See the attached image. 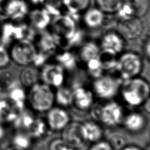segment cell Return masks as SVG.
I'll return each instance as SVG.
<instances>
[{
    "label": "cell",
    "instance_id": "6da1fadb",
    "mask_svg": "<svg viewBox=\"0 0 150 150\" xmlns=\"http://www.w3.org/2000/svg\"><path fill=\"white\" fill-rule=\"evenodd\" d=\"M119 92L128 106L137 107L149 99L150 86L146 79L139 76L122 81Z\"/></svg>",
    "mask_w": 150,
    "mask_h": 150
},
{
    "label": "cell",
    "instance_id": "7a4b0ae2",
    "mask_svg": "<svg viewBox=\"0 0 150 150\" xmlns=\"http://www.w3.org/2000/svg\"><path fill=\"white\" fill-rule=\"evenodd\" d=\"M143 60L136 52H122L117 56L114 74L122 81L139 76L143 69Z\"/></svg>",
    "mask_w": 150,
    "mask_h": 150
},
{
    "label": "cell",
    "instance_id": "3957f363",
    "mask_svg": "<svg viewBox=\"0 0 150 150\" xmlns=\"http://www.w3.org/2000/svg\"><path fill=\"white\" fill-rule=\"evenodd\" d=\"M33 29L25 21L15 22L8 19L0 25V39L7 48L13 43L23 39L33 41L36 35Z\"/></svg>",
    "mask_w": 150,
    "mask_h": 150
},
{
    "label": "cell",
    "instance_id": "277c9868",
    "mask_svg": "<svg viewBox=\"0 0 150 150\" xmlns=\"http://www.w3.org/2000/svg\"><path fill=\"white\" fill-rule=\"evenodd\" d=\"M26 100L34 111L46 112L53 107L54 93L50 86L42 82H38L29 88Z\"/></svg>",
    "mask_w": 150,
    "mask_h": 150
},
{
    "label": "cell",
    "instance_id": "5b68a950",
    "mask_svg": "<svg viewBox=\"0 0 150 150\" xmlns=\"http://www.w3.org/2000/svg\"><path fill=\"white\" fill-rule=\"evenodd\" d=\"M49 27V30L56 38L59 47L63 49L79 28L77 22L66 13H62L53 18Z\"/></svg>",
    "mask_w": 150,
    "mask_h": 150
},
{
    "label": "cell",
    "instance_id": "8992f818",
    "mask_svg": "<svg viewBox=\"0 0 150 150\" xmlns=\"http://www.w3.org/2000/svg\"><path fill=\"white\" fill-rule=\"evenodd\" d=\"M11 60L20 66L32 64L38 50L34 42L28 39L18 40L8 47Z\"/></svg>",
    "mask_w": 150,
    "mask_h": 150
},
{
    "label": "cell",
    "instance_id": "52a82bcc",
    "mask_svg": "<svg viewBox=\"0 0 150 150\" xmlns=\"http://www.w3.org/2000/svg\"><path fill=\"white\" fill-rule=\"evenodd\" d=\"M122 81L114 74H103L94 79L92 82V92L100 98L110 100L119 92Z\"/></svg>",
    "mask_w": 150,
    "mask_h": 150
},
{
    "label": "cell",
    "instance_id": "ba28073f",
    "mask_svg": "<svg viewBox=\"0 0 150 150\" xmlns=\"http://www.w3.org/2000/svg\"><path fill=\"white\" fill-rule=\"evenodd\" d=\"M93 117L107 127H115L122 121L123 111L117 103L111 101L93 109Z\"/></svg>",
    "mask_w": 150,
    "mask_h": 150
},
{
    "label": "cell",
    "instance_id": "9c48e42d",
    "mask_svg": "<svg viewBox=\"0 0 150 150\" xmlns=\"http://www.w3.org/2000/svg\"><path fill=\"white\" fill-rule=\"evenodd\" d=\"M29 11V4L26 0H4L0 5V13L15 22L26 19Z\"/></svg>",
    "mask_w": 150,
    "mask_h": 150
},
{
    "label": "cell",
    "instance_id": "30bf717a",
    "mask_svg": "<svg viewBox=\"0 0 150 150\" xmlns=\"http://www.w3.org/2000/svg\"><path fill=\"white\" fill-rule=\"evenodd\" d=\"M149 10V0H124L115 15L118 19L141 18L148 14Z\"/></svg>",
    "mask_w": 150,
    "mask_h": 150
},
{
    "label": "cell",
    "instance_id": "8fae6325",
    "mask_svg": "<svg viewBox=\"0 0 150 150\" xmlns=\"http://www.w3.org/2000/svg\"><path fill=\"white\" fill-rule=\"evenodd\" d=\"M39 71L40 79L42 83L56 88L63 85L66 77V71L56 62H47L40 68Z\"/></svg>",
    "mask_w": 150,
    "mask_h": 150
},
{
    "label": "cell",
    "instance_id": "7c38bea8",
    "mask_svg": "<svg viewBox=\"0 0 150 150\" xmlns=\"http://www.w3.org/2000/svg\"><path fill=\"white\" fill-rule=\"evenodd\" d=\"M116 30L125 40L134 41L142 35L144 31V24L141 18L136 17L118 19Z\"/></svg>",
    "mask_w": 150,
    "mask_h": 150
},
{
    "label": "cell",
    "instance_id": "4fadbf2b",
    "mask_svg": "<svg viewBox=\"0 0 150 150\" xmlns=\"http://www.w3.org/2000/svg\"><path fill=\"white\" fill-rule=\"evenodd\" d=\"M99 45L101 50L118 55L125 46V40L116 30H108L101 37Z\"/></svg>",
    "mask_w": 150,
    "mask_h": 150
},
{
    "label": "cell",
    "instance_id": "5bb4252c",
    "mask_svg": "<svg viewBox=\"0 0 150 150\" xmlns=\"http://www.w3.org/2000/svg\"><path fill=\"white\" fill-rule=\"evenodd\" d=\"M33 42L38 52L49 56L54 54L59 47L56 38L49 30H41L39 33L36 34Z\"/></svg>",
    "mask_w": 150,
    "mask_h": 150
},
{
    "label": "cell",
    "instance_id": "9a60e30c",
    "mask_svg": "<svg viewBox=\"0 0 150 150\" xmlns=\"http://www.w3.org/2000/svg\"><path fill=\"white\" fill-rule=\"evenodd\" d=\"M28 23L34 29L40 31L45 30L50 24L52 16L43 6H36L29 11L28 17Z\"/></svg>",
    "mask_w": 150,
    "mask_h": 150
},
{
    "label": "cell",
    "instance_id": "2e32d148",
    "mask_svg": "<svg viewBox=\"0 0 150 150\" xmlns=\"http://www.w3.org/2000/svg\"><path fill=\"white\" fill-rule=\"evenodd\" d=\"M69 115L63 108L52 107L47 111L46 122L51 129L61 131L69 124Z\"/></svg>",
    "mask_w": 150,
    "mask_h": 150
},
{
    "label": "cell",
    "instance_id": "e0dca14e",
    "mask_svg": "<svg viewBox=\"0 0 150 150\" xmlns=\"http://www.w3.org/2000/svg\"><path fill=\"white\" fill-rule=\"evenodd\" d=\"M101 49L98 43L93 40L84 42L79 46L76 53L78 65L80 63L82 67L89 60L98 57Z\"/></svg>",
    "mask_w": 150,
    "mask_h": 150
},
{
    "label": "cell",
    "instance_id": "ac0fdd59",
    "mask_svg": "<svg viewBox=\"0 0 150 150\" xmlns=\"http://www.w3.org/2000/svg\"><path fill=\"white\" fill-rule=\"evenodd\" d=\"M73 103L79 110H86L93 104L94 94L92 91L77 85L72 88Z\"/></svg>",
    "mask_w": 150,
    "mask_h": 150
},
{
    "label": "cell",
    "instance_id": "d6986e66",
    "mask_svg": "<svg viewBox=\"0 0 150 150\" xmlns=\"http://www.w3.org/2000/svg\"><path fill=\"white\" fill-rule=\"evenodd\" d=\"M90 0H61L62 11L72 16L77 22L81 15L88 9Z\"/></svg>",
    "mask_w": 150,
    "mask_h": 150
},
{
    "label": "cell",
    "instance_id": "ffe728a7",
    "mask_svg": "<svg viewBox=\"0 0 150 150\" xmlns=\"http://www.w3.org/2000/svg\"><path fill=\"white\" fill-rule=\"evenodd\" d=\"M20 112L8 97L0 98V124L13 125Z\"/></svg>",
    "mask_w": 150,
    "mask_h": 150
},
{
    "label": "cell",
    "instance_id": "44dd1931",
    "mask_svg": "<svg viewBox=\"0 0 150 150\" xmlns=\"http://www.w3.org/2000/svg\"><path fill=\"white\" fill-rule=\"evenodd\" d=\"M104 15L97 7L88 8L81 15L80 19L85 28L94 29L102 26L104 22Z\"/></svg>",
    "mask_w": 150,
    "mask_h": 150
},
{
    "label": "cell",
    "instance_id": "7402d4cb",
    "mask_svg": "<svg viewBox=\"0 0 150 150\" xmlns=\"http://www.w3.org/2000/svg\"><path fill=\"white\" fill-rule=\"evenodd\" d=\"M80 125L77 122L69 123L63 129L62 139L72 147H79L84 142L81 134Z\"/></svg>",
    "mask_w": 150,
    "mask_h": 150
},
{
    "label": "cell",
    "instance_id": "603a6c76",
    "mask_svg": "<svg viewBox=\"0 0 150 150\" xmlns=\"http://www.w3.org/2000/svg\"><path fill=\"white\" fill-rule=\"evenodd\" d=\"M80 131L83 140L90 142L100 141L103 134L101 127L93 121H87L81 124Z\"/></svg>",
    "mask_w": 150,
    "mask_h": 150
},
{
    "label": "cell",
    "instance_id": "cb8c5ba5",
    "mask_svg": "<svg viewBox=\"0 0 150 150\" xmlns=\"http://www.w3.org/2000/svg\"><path fill=\"white\" fill-rule=\"evenodd\" d=\"M146 120L145 115L141 112H132L128 114L123 120L125 128L131 132H138L144 129Z\"/></svg>",
    "mask_w": 150,
    "mask_h": 150
},
{
    "label": "cell",
    "instance_id": "d4e9b609",
    "mask_svg": "<svg viewBox=\"0 0 150 150\" xmlns=\"http://www.w3.org/2000/svg\"><path fill=\"white\" fill-rule=\"evenodd\" d=\"M55 62L60 64L65 71H72L78 66L76 53L71 50H62L54 54Z\"/></svg>",
    "mask_w": 150,
    "mask_h": 150
},
{
    "label": "cell",
    "instance_id": "484cf974",
    "mask_svg": "<svg viewBox=\"0 0 150 150\" xmlns=\"http://www.w3.org/2000/svg\"><path fill=\"white\" fill-rule=\"evenodd\" d=\"M40 79V71L38 68L30 64L25 66L21 71L19 81L25 87L30 88L37 83Z\"/></svg>",
    "mask_w": 150,
    "mask_h": 150
},
{
    "label": "cell",
    "instance_id": "4316f807",
    "mask_svg": "<svg viewBox=\"0 0 150 150\" xmlns=\"http://www.w3.org/2000/svg\"><path fill=\"white\" fill-rule=\"evenodd\" d=\"M8 91V98L19 111L23 110L26 101V93L23 88L16 83Z\"/></svg>",
    "mask_w": 150,
    "mask_h": 150
},
{
    "label": "cell",
    "instance_id": "83f0119b",
    "mask_svg": "<svg viewBox=\"0 0 150 150\" xmlns=\"http://www.w3.org/2000/svg\"><path fill=\"white\" fill-rule=\"evenodd\" d=\"M118 55L108 51L101 50L98 59L104 71H114L117 64Z\"/></svg>",
    "mask_w": 150,
    "mask_h": 150
},
{
    "label": "cell",
    "instance_id": "f1b7e54d",
    "mask_svg": "<svg viewBox=\"0 0 150 150\" xmlns=\"http://www.w3.org/2000/svg\"><path fill=\"white\" fill-rule=\"evenodd\" d=\"M54 101L62 107H69L73 103L72 88L63 86L57 88Z\"/></svg>",
    "mask_w": 150,
    "mask_h": 150
},
{
    "label": "cell",
    "instance_id": "f546056e",
    "mask_svg": "<svg viewBox=\"0 0 150 150\" xmlns=\"http://www.w3.org/2000/svg\"><path fill=\"white\" fill-rule=\"evenodd\" d=\"M124 0H95L97 8L105 15L115 14Z\"/></svg>",
    "mask_w": 150,
    "mask_h": 150
},
{
    "label": "cell",
    "instance_id": "4dcf8cb0",
    "mask_svg": "<svg viewBox=\"0 0 150 150\" xmlns=\"http://www.w3.org/2000/svg\"><path fill=\"white\" fill-rule=\"evenodd\" d=\"M35 118L29 112L24 110L21 111L13 124V126L19 130L28 131L35 121Z\"/></svg>",
    "mask_w": 150,
    "mask_h": 150
},
{
    "label": "cell",
    "instance_id": "1f68e13d",
    "mask_svg": "<svg viewBox=\"0 0 150 150\" xmlns=\"http://www.w3.org/2000/svg\"><path fill=\"white\" fill-rule=\"evenodd\" d=\"M16 83L11 71L6 68L0 69V89L8 90Z\"/></svg>",
    "mask_w": 150,
    "mask_h": 150
},
{
    "label": "cell",
    "instance_id": "d6a6232c",
    "mask_svg": "<svg viewBox=\"0 0 150 150\" xmlns=\"http://www.w3.org/2000/svg\"><path fill=\"white\" fill-rule=\"evenodd\" d=\"M47 129V125L46 122L40 118H36L30 128L28 131L30 136L33 138H39L43 137Z\"/></svg>",
    "mask_w": 150,
    "mask_h": 150
},
{
    "label": "cell",
    "instance_id": "836d02e7",
    "mask_svg": "<svg viewBox=\"0 0 150 150\" xmlns=\"http://www.w3.org/2000/svg\"><path fill=\"white\" fill-rule=\"evenodd\" d=\"M83 68L87 70L88 74L93 79L101 76L104 73L101 66L98 57L89 60L85 64Z\"/></svg>",
    "mask_w": 150,
    "mask_h": 150
},
{
    "label": "cell",
    "instance_id": "e575fe53",
    "mask_svg": "<svg viewBox=\"0 0 150 150\" xmlns=\"http://www.w3.org/2000/svg\"><path fill=\"white\" fill-rule=\"evenodd\" d=\"M11 142L12 145L25 150H27L31 145L30 136L21 131L13 134Z\"/></svg>",
    "mask_w": 150,
    "mask_h": 150
},
{
    "label": "cell",
    "instance_id": "d590c367",
    "mask_svg": "<svg viewBox=\"0 0 150 150\" xmlns=\"http://www.w3.org/2000/svg\"><path fill=\"white\" fill-rule=\"evenodd\" d=\"M108 142L111 146L113 150H121L126 145V139L121 134H112L110 136Z\"/></svg>",
    "mask_w": 150,
    "mask_h": 150
},
{
    "label": "cell",
    "instance_id": "8d00e7d4",
    "mask_svg": "<svg viewBox=\"0 0 150 150\" xmlns=\"http://www.w3.org/2000/svg\"><path fill=\"white\" fill-rule=\"evenodd\" d=\"M11 60L8 49L3 44L0 45V69L6 68Z\"/></svg>",
    "mask_w": 150,
    "mask_h": 150
},
{
    "label": "cell",
    "instance_id": "74e56055",
    "mask_svg": "<svg viewBox=\"0 0 150 150\" xmlns=\"http://www.w3.org/2000/svg\"><path fill=\"white\" fill-rule=\"evenodd\" d=\"M49 57V56L47 55L46 54L38 51L36 56L34 57L32 65L38 69H40L45 63L47 62Z\"/></svg>",
    "mask_w": 150,
    "mask_h": 150
},
{
    "label": "cell",
    "instance_id": "f35d334b",
    "mask_svg": "<svg viewBox=\"0 0 150 150\" xmlns=\"http://www.w3.org/2000/svg\"><path fill=\"white\" fill-rule=\"evenodd\" d=\"M90 150H113L108 141H99L94 142Z\"/></svg>",
    "mask_w": 150,
    "mask_h": 150
},
{
    "label": "cell",
    "instance_id": "ab89813d",
    "mask_svg": "<svg viewBox=\"0 0 150 150\" xmlns=\"http://www.w3.org/2000/svg\"><path fill=\"white\" fill-rule=\"evenodd\" d=\"M66 144H67L62 138L53 139L49 144V150H59Z\"/></svg>",
    "mask_w": 150,
    "mask_h": 150
},
{
    "label": "cell",
    "instance_id": "60d3db41",
    "mask_svg": "<svg viewBox=\"0 0 150 150\" xmlns=\"http://www.w3.org/2000/svg\"><path fill=\"white\" fill-rule=\"evenodd\" d=\"M149 42H150L149 36L148 35L144 39L143 43H142V46L143 54L148 60H149V56H150V54H149L150 43H149Z\"/></svg>",
    "mask_w": 150,
    "mask_h": 150
},
{
    "label": "cell",
    "instance_id": "b9f144b4",
    "mask_svg": "<svg viewBox=\"0 0 150 150\" xmlns=\"http://www.w3.org/2000/svg\"><path fill=\"white\" fill-rule=\"evenodd\" d=\"M29 4H32L35 7L42 6L45 3L46 0H26Z\"/></svg>",
    "mask_w": 150,
    "mask_h": 150
},
{
    "label": "cell",
    "instance_id": "7bdbcfd3",
    "mask_svg": "<svg viewBox=\"0 0 150 150\" xmlns=\"http://www.w3.org/2000/svg\"><path fill=\"white\" fill-rule=\"evenodd\" d=\"M121 150H142V149L138 146L134 145H125Z\"/></svg>",
    "mask_w": 150,
    "mask_h": 150
},
{
    "label": "cell",
    "instance_id": "ee69618b",
    "mask_svg": "<svg viewBox=\"0 0 150 150\" xmlns=\"http://www.w3.org/2000/svg\"><path fill=\"white\" fill-rule=\"evenodd\" d=\"M5 134H6V131H5L4 125L0 124V141L4 138Z\"/></svg>",
    "mask_w": 150,
    "mask_h": 150
},
{
    "label": "cell",
    "instance_id": "f6af8a7d",
    "mask_svg": "<svg viewBox=\"0 0 150 150\" xmlns=\"http://www.w3.org/2000/svg\"><path fill=\"white\" fill-rule=\"evenodd\" d=\"M59 150H74V149L72 146L69 145L68 144H66L64 146H63Z\"/></svg>",
    "mask_w": 150,
    "mask_h": 150
},
{
    "label": "cell",
    "instance_id": "bcb514c9",
    "mask_svg": "<svg viewBox=\"0 0 150 150\" xmlns=\"http://www.w3.org/2000/svg\"><path fill=\"white\" fill-rule=\"evenodd\" d=\"M5 150H25V149L16 147V146H13V145H11V146H9V147L6 148Z\"/></svg>",
    "mask_w": 150,
    "mask_h": 150
},
{
    "label": "cell",
    "instance_id": "7dc6e473",
    "mask_svg": "<svg viewBox=\"0 0 150 150\" xmlns=\"http://www.w3.org/2000/svg\"><path fill=\"white\" fill-rule=\"evenodd\" d=\"M4 1V0H0V5L2 4V3Z\"/></svg>",
    "mask_w": 150,
    "mask_h": 150
},
{
    "label": "cell",
    "instance_id": "c3c4849f",
    "mask_svg": "<svg viewBox=\"0 0 150 150\" xmlns=\"http://www.w3.org/2000/svg\"><path fill=\"white\" fill-rule=\"evenodd\" d=\"M2 43L1 41V39H0V45H2Z\"/></svg>",
    "mask_w": 150,
    "mask_h": 150
}]
</instances>
